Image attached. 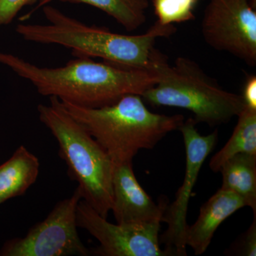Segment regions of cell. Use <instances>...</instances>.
<instances>
[{"label":"cell","instance_id":"obj_18","mask_svg":"<svg viewBox=\"0 0 256 256\" xmlns=\"http://www.w3.org/2000/svg\"><path fill=\"white\" fill-rule=\"evenodd\" d=\"M37 0H0V28L11 23L24 6Z\"/></svg>","mask_w":256,"mask_h":256},{"label":"cell","instance_id":"obj_1","mask_svg":"<svg viewBox=\"0 0 256 256\" xmlns=\"http://www.w3.org/2000/svg\"><path fill=\"white\" fill-rule=\"evenodd\" d=\"M0 64L31 82L40 95L86 108L111 105L129 94L141 96L158 80L151 70L97 62L87 57H74L64 66L48 68L0 52Z\"/></svg>","mask_w":256,"mask_h":256},{"label":"cell","instance_id":"obj_19","mask_svg":"<svg viewBox=\"0 0 256 256\" xmlns=\"http://www.w3.org/2000/svg\"><path fill=\"white\" fill-rule=\"evenodd\" d=\"M242 96L246 106L256 110V75H250L247 77Z\"/></svg>","mask_w":256,"mask_h":256},{"label":"cell","instance_id":"obj_13","mask_svg":"<svg viewBox=\"0 0 256 256\" xmlns=\"http://www.w3.org/2000/svg\"><path fill=\"white\" fill-rule=\"evenodd\" d=\"M222 188L233 192L256 216V156L240 153L226 161L220 170Z\"/></svg>","mask_w":256,"mask_h":256},{"label":"cell","instance_id":"obj_8","mask_svg":"<svg viewBox=\"0 0 256 256\" xmlns=\"http://www.w3.org/2000/svg\"><path fill=\"white\" fill-rule=\"evenodd\" d=\"M196 124L193 118H190L184 121L178 129L182 134L186 150L185 175L176 198L165 210L162 222L168 224V229L160 238L170 256H186L188 202L202 165L214 149L218 140L217 130L208 136H202L197 130Z\"/></svg>","mask_w":256,"mask_h":256},{"label":"cell","instance_id":"obj_17","mask_svg":"<svg viewBox=\"0 0 256 256\" xmlns=\"http://www.w3.org/2000/svg\"><path fill=\"white\" fill-rule=\"evenodd\" d=\"M230 252L235 256H256V216L248 229L232 246Z\"/></svg>","mask_w":256,"mask_h":256},{"label":"cell","instance_id":"obj_15","mask_svg":"<svg viewBox=\"0 0 256 256\" xmlns=\"http://www.w3.org/2000/svg\"><path fill=\"white\" fill-rule=\"evenodd\" d=\"M228 142L210 160V168L220 172L226 161L240 153L256 156V110L245 106Z\"/></svg>","mask_w":256,"mask_h":256},{"label":"cell","instance_id":"obj_16","mask_svg":"<svg viewBox=\"0 0 256 256\" xmlns=\"http://www.w3.org/2000/svg\"><path fill=\"white\" fill-rule=\"evenodd\" d=\"M200 0H152L156 23L161 26L186 22L195 18L194 11Z\"/></svg>","mask_w":256,"mask_h":256},{"label":"cell","instance_id":"obj_4","mask_svg":"<svg viewBox=\"0 0 256 256\" xmlns=\"http://www.w3.org/2000/svg\"><path fill=\"white\" fill-rule=\"evenodd\" d=\"M37 111L58 142V154L66 162L69 178L78 183L82 200L107 218L114 198V164L110 156L57 98L50 97V104H40Z\"/></svg>","mask_w":256,"mask_h":256},{"label":"cell","instance_id":"obj_9","mask_svg":"<svg viewBox=\"0 0 256 256\" xmlns=\"http://www.w3.org/2000/svg\"><path fill=\"white\" fill-rule=\"evenodd\" d=\"M78 228L87 230L100 242L94 254L102 256H170L160 246L161 222L112 224L84 200L76 210Z\"/></svg>","mask_w":256,"mask_h":256},{"label":"cell","instance_id":"obj_14","mask_svg":"<svg viewBox=\"0 0 256 256\" xmlns=\"http://www.w3.org/2000/svg\"><path fill=\"white\" fill-rule=\"evenodd\" d=\"M54 1L90 5L114 18L128 32L134 31L146 22V10L149 8L148 0H38L36 6L20 20H28L37 10Z\"/></svg>","mask_w":256,"mask_h":256},{"label":"cell","instance_id":"obj_10","mask_svg":"<svg viewBox=\"0 0 256 256\" xmlns=\"http://www.w3.org/2000/svg\"><path fill=\"white\" fill-rule=\"evenodd\" d=\"M112 196L111 210L118 224L162 222L168 206L163 198L156 204L143 190L133 171L132 162L114 164Z\"/></svg>","mask_w":256,"mask_h":256},{"label":"cell","instance_id":"obj_12","mask_svg":"<svg viewBox=\"0 0 256 256\" xmlns=\"http://www.w3.org/2000/svg\"><path fill=\"white\" fill-rule=\"evenodd\" d=\"M38 158L24 146H18L0 165V204L22 196L36 182L40 173Z\"/></svg>","mask_w":256,"mask_h":256},{"label":"cell","instance_id":"obj_3","mask_svg":"<svg viewBox=\"0 0 256 256\" xmlns=\"http://www.w3.org/2000/svg\"><path fill=\"white\" fill-rule=\"evenodd\" d=\"M60 101L107 152L114 164L132 162L138 152L152 149L184 121L182 114L151 112L138 94L124 96L100 108L82 107Z\"/></svg>","mask_w":256,"mask_h":256},{"label":"cell","instance_id":"obj_7","mask_svg":"<svg viewBox=\"0 0 256 256\" xmlns=\"http://www.w3.org/2000/svg\"><path fill=\"white\" fill-rule=\"evenodd\" d=\"M205 42L256 65V0H210L202 22Z\"/></svg>","mask_w":256,"mask_h":256},{"label":"cell","instance_id":"obj_6","mask_svg":"<svg viewBox=\"0 0 256 256\" xmlns=\"http://www.w3.org/2000/svg\"><path fill=\"white\" fill-rule=\"evenodd\" d=\"M82 200L77 188L72 196L58 202L46 218L34 226L25 236L5 242L0 256L92 255L77 230V206Z\"/></svg>","mask_w":256,"mask_h":256},{"label":"cell","instance_id":"obj_5","mask_svg":"<svg viewBox=\"0 0 256 256\" xmlns=\"http://www.w3.org/2000/svg\"><path fill=\"white\" fill-rule=\"evenodd\" d=\"M158 80L142 92L144 102L154 106L180 108L192 112L196 124L210 127L227 124L245 108L242 96L227 92L196 62L178 56L174 64L164 56L154 67Z\"/></svg>","mask_w":256,"mask_h":256},{"label":"cell","instance_id":"obj_2","mask_svg":"<svg viewBox=\"0 0 256 256\" xmlns=\"http://www.w3.org/2000/svg\"><path fill=\"white\" fill-rule=\"evenodd\" d=\"M48 24H20L15 31L26 41L70 48L74 57L100 58L104 62L154 72L164 54L154 47L156 38L171 36L174 25L154 23L146 33L124 35L89 26L47 4L42 8Z\"/></svg>","mask_w":256,"mask_h":256},{"label":"cell","instance_id":"obj_11","mask_svg":"<svg viewBox=\"0 0 256 256\" xmlns=\"http://www.w3.org/2000/svg\"><path fill=\"white\" fill-rule=\"evenodd\" d=\"M246 206L236 194L220 188L200 208V216L193 225H188L186 233V246L196 256L206 252L216 230L224 220Z\"/></svg>","mask_w":256,"mask_h":256}]
</instances>
